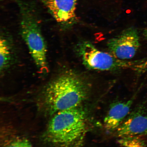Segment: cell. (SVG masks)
<instances>
[{
  "mask_svg": "<svg viewBox=\"0 0 147 147\" xmlns=\"http://www.w3.org/2000/svg\"><path fill=\"white\" fill-rule=\"evenodd\" d=\"M90 84L87 78L68 70L49 83L43 95L44 106L50 115L78 107L89 93Z\"/></svg>",
  "mask_w": 147,
  "mask_h": 147,
  "instance_id": "1",
  "label": "cell"
},
{
  "mask_svg": "<svg viewBox=\"0 0 147 147\" xmlns=\"http://www.w3.org/2000/svg\"><path fill=\"white\" fill-rule=\"evenodd\" d=\"M86 129V114L78 106L53 115L45 137L49 142L58 147H79Z\"/></svg>",
  "mask_w": 147,
  "mask_h": 147,
  "instance_id": "2",
  "label": "cell"
},
{
  "mask_svg": "<svg viewBox=\"0 0 147 147\" xmlns=\"http://www.w3.org/2000/svg\"><path fill=\"white\" fill-rule=\"evenodd\" d=\"M21 16L22 36L36 67L41 73L48 71L47 47L36 15L32 7L27 3L18 1Z\"/></svg>",
  "mask_w": 147,
  "mask_h": 147,
  "instance_id": "3",
  "label": "cell"
},
{
  "mask_svg": "<svg viewBox=\"0 0 147 147\" xmlns=\"http://www.w3.org/2000/svg\"><path fill=\"white\" fill-rule=\"evenodd\" d=\"M77 49L82 64L89 69L99 71L132 69L135 63V61L119 60L111 54L99 50L88 41L80 42Z\"/></svg>",
  "mask_w": 147,
  "mask_h": 147,
  "instance_id": "4",
  "label": "cell"
},
{
  "mask_svg": "<svg viewBox=\"0 0 147 147\" xmlns=\"http://www.w3.org/2000/svg\"><path fill=\"white\" fill-rule=\"evenodd\" d=\"M111 54L118 59L127 61L133 58L138 49L139 37L136 29L130 27L109 40L107 43Z\"/></svg>",
  "mask_w": 147,
  "mask_h": 147,
  "instance_id": "5",
  "label": "cell"
},
{
  "mask_svg": "<svg viewBox=\"0 0 147 147\" xmlns=\"http://www.w3.org/2000/svg\"><path fill=\"white\" fill-rule=\"evenodd\" d=\"M57 22L64 26L72 25L76 20L77 0H42Z\"/></svg>",
  "mask_w": 147,
  "mask_h": 147,
  "instance_id": "6",
  "label": "cell"
},
{
  "mask_svg": "<svg viewBox=\"0 0 147 147\" xmlns=\"http://www.w3.org/2000/svg\"><path fill=\"white\" fill-rule=\"evenodd\" d=\"M117 136L121 138L138 137L147 133V116L142 112H134L117 129Z\"/></svg>",
  "mask_w": 147,
  "mask_h": 147,
  "instance_id": "7",
  "label": "cell"
},
{
  "mask_svg": "<svg viewBox=\"0 0 147 147\" xmlns=\"http://www.w3.org/2000/svg\"><path fill=\"white\" fill-rule=\"evenodd\" d=\"M133 100L118 102L112 104L104 119L106 128L110 131L116 130L127 117L133 104Z\"/></svg>",
  "mask_w": 147,
  "mask_h": 147,
  "instance_id": "8",
  "label": "cell"
},
{
  "mask_svg": "<svg viewBox=\"0 0 147 147\" xmlns=\"http://www.w3.org/2000/svg\"><path fill=\"white\" fill-rule=\"evenodd\" d=\"M11 46L8 39L2 36L0 40V69L4 70L10 63L11 57Z\"/></svg>",
  "mask_w": 147,
  "mask_h": 147,
  "instance_id": "9",
  "label": "cell"
},
{
  "mask_svg": "<svg viewBox=\"0 0 147 147\" xmlns=\"http://www.w3.org/2000/svg\"><path fill=\"white\" fill-rule=\"evenodd\" d=\"M118 142L123 147H147L138 137L121 138Z\"/></svg>",
  "mask_w": 147,
  "mask_h": 147,
  "instance_id": "10",
  "label": "cell"
},
{
  "mask_svg": "<svg viewBox=\"0 0 147 147\" xmlns=\"http://www.w3.org/2000/svg\"><path fill=\"white\" fill-rule=\"evenodd\" d=\"M133 70L139 73L147 72V57L135 61Z\"/></svg>",
  "mask_w": 147,
  "mask_h": 147,
  "instance_id": "11",
  "label": "cell"
},
{
  "mask_svg": "<svg viewBox=\"0 0 147 147\" xmlns=\"http://www.w3.org/2000/svg\"><path fill=\"white\" fill-rule=\"evenodd\" d=\"M6 147H33L26 140H18L11 143Z\"/></svg>",
  "mask_w": 147,
  "mask_h": 147,
  "instance_id": "12",
  "label": "cell"
},
{
  "mask_svg": "<svg viewBox=\"0 0 147 147\" xmlns=\"http://www.w3.org/2000/svg\"><path fill=\"white\" fill-rule=\"evenodd\" d=\"M143 34L145 38L147 40V27L143 30Z\"/></svg>",
  "mask_w": 147,
  "mask_h": 147,
  "instance_id": "13",
  "label": "cell"
}]
</instances>
